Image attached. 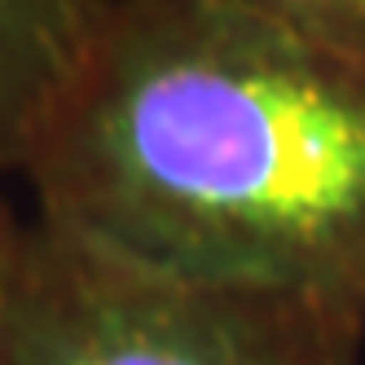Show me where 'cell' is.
Masks as SVG:
<instances>
[{
    "label": "cell",
    "instance_id": "cell-1",
    "mask_svg": "<svg viewBox=\"0 0 365 365\" xmlns=\"http://www.w3.org/2000/svg\"><path fill=\"white\" fill-rule=\"evenodd\" d=\"M137 273L365 322V66L216 0H101L22 176Z\"/></svg>",
    "mask_w": 365,
    "mask_h": 365
},
{
    "label": "cell",
    "instance_id": "cell-2",
    "mask_svg": "<svg viewBox=\"0 0 365 365\" xmlns=\"http://www.w3.org/2000/svg\"><path fill=\"white\" fill-rule=\"evenodd\" d=\"M0 365H365V322L150 277L27 220Z\"/></svg>",
    "mask_w": 365,
    "mask_h": 365
},
{
    "label": "cell",
    "instance_id": "cell-3",
    "mask_svg": "<svg viewBox=\"0 0 365 365\" xmlns=\"http://www.w3.org/2000/svg\"><path fill=\"white\" fill-rule=\"evenodd\" d=\"M97 9L101 0H0V180L22 176Z\"/></svg>",
    "mask_w": 365,
    "mask_h": 365
},
{
    "label": "cell",
    "instance_id": "cell-4",
    "mask_svg": "<svg viewBox=\"0 0 365 365\" xmlns=\"http://www.w3.org/2000/svg\"><path fill=\"white\" fill-rule=\"evenodd\" d=\"M365 66V0H216Z\"/></svg>",
    "mask_w": 365,
    "mask_h": 365
},
{
    "label": "cell",
    "instance_id": "cell-5",
    "mask_svg": "<svg viewBox=\"0 0 365 365\" xmlns=\"http://www.w3.org/2000/svg\"><path fill=\"white\" fill-rule=\"evenodd\" d=\"M22 238H27V220L14 216V207L0 198V322H5V308H9V291H14Z\"/></svg>",
    "mask_w": 365,
    "mask_h": 365
}]
</instances>
